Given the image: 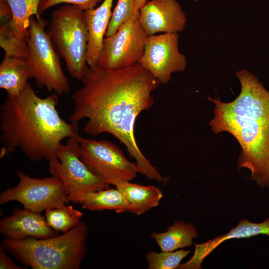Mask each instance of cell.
I'll use <instances>...</instances> for the list:
<instances>
[{"label":"cell","mask_w":269,"mask_h":269,"mask_svg":"<svg viewBox=\"0 0 269 269\" xmlns=\"http://www.w3.org/2000/svg\"><path fill=\"white\" fill-rule=\"evenodd\" d=\"M81 81L82 86L72 95L74 109L70 122L87 119L85 133L92 136L112 134L135 160L139 173L166 183L167 179L141 151L134 135L136 118L154 104L152 93L159 81L138 62L115 69L89 66Z\"/></svg>","instance_id":"1"},{"label":"cell","mask_w":269,"mask_h":269,"mask_svg":"<svg viewBox=\"0 0 269 269\" xmlns=\"http://www.w3.org/2000/svg\"><path fill=\"white\" fill-rule=\"evenodd\" d=\"M235 74L241 89L235 100L208 98L214 104L209 125L215 134L227 132L236 138L242 149L238 167L249 170L251 180L269 189V91L246 69Z\"/></svg>","instance_id":"2"},{"label":"cell","mask_w":269,"mask_h":269,"mask_svg":"<svg viewBox=\"0 0 269 269\" xmlns=\"http://www.w3.org/2000/svg\"><path fill=\"white\" fill-rule=\"evenodd\" d=\"M58 95L39 97L28 82L15 95H7L0 109V157L20 149L34 161L56 158L62 141L78 137V123L62 119Z\"/></svg>","instance_id":"3"},{"label":"cell","mask_w":269,"mask_h":269,"mask_svg":"<svg viewBox=\"0 0 269 269\" xmlns=\"http://www.w3.org/2000/svg\"><path fill=\"white\" fill-rule=\"evenodd\" d=\"M88 228L81 221L62 235L21 240L5 238L2 245L33 269H79L87 253Z\"/></svg>","instance_id":"4"},{"label":"cell","mask_w":269,"mask_h":269,"mask_svg":"<svg viewBox=\"0 0 269 269\" xmlns=\"http://www.w3.org/2000/svg\"><path fill=\"white\" fill-rule=\"evenodd\" d=\"M47 32L70 74L81 80L88 66V31L85 10L66 4L51 12Z\"/></svg>","instance_id":"5"},{"label":"cell","mask_w":269,"mask_h":269,"mask_svg":"<svg viewBox=\"0 0 269 269\" xmlns=\"http://www.w3.org/2000/svg\"><path fill=\"white\" fill-rule=\"evenodd\" d=\"M46 20L32 16L28 30L27 42L29 56L27 61L37 87L54 91L58 95L71 91L67 77L62 68L60 56L45 31Z\"/></svg>","instance_id":"6"},{"label":"cell","mask_w":269,"mask_h":269,"mask_svg":"<svg viewBox=\"0 0 269 269\" xmlns=\"http://www.w3.org/2000/svg\"><path fill=\"white\" fill-rule=\"evenodd\" d=\"M81 159L90 170L109 185L116 186L136 177L135 162L130 161L121 148L105 140L77 137Z\"/></svg>","instance_id":"7"},{"label":"cell","mask_w":269,"mask_h":269,"mask_svg":"<svg viewBox=\"0 0 269 269\" xmlns=\"http://www.w3.org/2000/svg\"><path fill=\"white\" fill-rule=\"evenodd\" d=\"M17 175L18 183L1 193L0 204L15 201L24 208L40 213L48 208L59 207L67 203L68 193L57 177L33 178L20 171H17Z\"/></svg>","instance_id":"8"},{"label":"cell","mask_w":269,"mask_h":269,"mask_svg":"<svg viewBox=\"0 0 269 269\" xmlns=\"http://www.w3.org/2000/svg\"><path fill=\"white\" fill-rule=\"evenodd\" d=\"M49 162V172L59 178L68 195L107 189L110 185L94 174L82 160L77 137L67 139L61 144L56 158Z\"/></svg>","instance_id":"9"},{"label":"cell","mask_w":269,"mask_h":269,"mask_svg":"<svg viewBox=\"0 0 269 269\" xmlns=\"http://www.w3.org/2000/svg\"><path fill=\"white\" fill-rule=\"evenodd\" d=\"M148 35L139 19V13L122 24L115 34L105 37L97 65L115 69L138 63L144 51Z\"/></svg>","instance_id":"10"},{"label":"cell","mask_w":269,"mask_h":269,"mask_svg":"<svg viewBox=\"0 0 269 269\" xmlns=\"http://www.w3.org/2000/svg\"><path fill=\"white\" fill-rule=\"evenodd\" d=\"M179 36L175 32L147 36L138 63L160 84L168 83L173 73L182 72L187 67L186 57L179 50Z\"/></svg>","instance_id":"11"},{"label":"cell","mask_w":269,"mask_h":269,"mask_svg":"<svg viewBox=\"0 0 269 269\" xmlns=\"http://www.w3.org/2000/svg\"><path fill=\"white\" fill-rule=\"evenodd\" d=\"M139 19L148 36L159 32L179 33L187 22L185 13L176 0H147L139 10Z\"/></svg>","instance_id":"12"},{"label":"cell","mask_w":269,"mask_h":269,"mask_svg":"<svg viewBox=\"0 0 269 269\" xmlns=\"http://www.w3.org/2000/svg\"><path fill=\"white\" fill-rule=\"evenodd\" d=\"M0 232L6 238L14 240L29 237L44 239L58 235L57 232L48 225L45 217L24 208H16L11 216L1 219Z\"/></svg>","instance_id":"13"},{"label":"cell","mask_w":269,"mask_h":269,"mask_svg":"<svg viewBox=\"0 0 269 269\" xmlns=\"http://www.w3.org/2000/svg\"><path fill=\"white\" fill-rule=\"evenodd\" d=\"M259 235L269 236V218L261 223H253L242 219L238 224L228 233L201 244H194L195 250L191 258L178 269H200L203 260L223 242L232 239L250 238Z\"/></svg>","instance_id":"14"},{"label":"cell","mask_w":269,"mask_h":269,"mask_svg":"<svg viewBox=\"0 0 269 269\" xmlns=\"http://www.w3.org/2000/svg\"><path fill=\"white\" fill-rule=\"evenodd\" d=\"M113 1L104 0L97 7L85 11L89 35L87 63L90 67L98 64L104 36L112 14Z\"/></svg>","instance_id":"15"},{"label":"cell","mask_w":269,"mask_h":269,"mask_svg":"<svg viewBox=\"0 0 269 269\" xmlns=\"http://www.w3.org/2000/svg\"><path fill=\"white\" fill-rule=\"evenodd\" d=\"M69 202L91 211L110 210L119 213L127 212L128 208L127 199L117 188L69 195L67 203Z\"/></svg>","instance_id":"16"},{"label":"cell","mask_w":269,"mask_h":269,"mask_svg":"<svg viewBox=\"0 0 269 269\" xmlns=\"http://www.w3.org/2000/svg\"><path fill=\"white\" fill-rule=\"evenodd\" d=\"M115 187L128 201L127 212L136 215H141L157 206L163 197L162 192L155 186H145L128 181Z\"/></svg>","instance_id":"17"},{"label":"cell","mask_w":269,"mask_h":269,"mask_svg":"<svg viewBox=\"0 0 269 269\" xmlns=\"http://www.w3.org/2000/svg\"><path fill=\"white\" fill-rule=\"evenodd\" d=\"M33 78L27 61L22 58L5 56L0 64V88L7 95L22 91Z\"/></svg>","instance_id":"18"},{"label":"cell","mask_w":269,"mask_h":269,"mask_svg":"<svg viewBox=\"0 0 269 269\" xmlns=\"http://www.w3.org/2000/svg\"><path fill=\"white\" fill-rule=\"evenodd\" d=\"M150 236L155 241L161 251L173 252L191 247L193 239L197 238L198 234L193 224L177 221L168 226L165 232H152Z\"/></svg>","instance_id":"19"},{"label":"cell","mask_w":269,"mask_h":269,"mask_svg":"<svg viewBox=\"0 0 269 269\" xmlns=\"http://www.w3.org/2000/svg\"><path fill=\"white\" fill-rule=\"evenodd\" d=\"M12 9L11 19L5 23L8 28L15 35L27 39L30 18L35 15L37 18L38 7L41 0H7Z\"/></svg>","instance_id":"20"},{"label":"cell","mask_w":269,"mask_h":269,"mask_svg":"<svg viewBox=\"0 0 269 269\" xmlns=\"http://www.w3.org/2000/svg\"><path fill=\"white\" fill-rule=\"evenodd\" d=\"M83 214L73 208L65 205L45 210V219L48 225L57 232H66L81 221Z\"/></svg>","instance_id":"21"},{"label":"cell","mask_w":269,"mask_h":269,"mask_svg":"<svg viewBox=\"0 0 269 269\" xmlns=\"http://www.w3.org/2000/svg\"><path fill=\"white\" fill-rule=\"evenodd\" d=\"M190 252L189 250H180L173 252H148L145 256L149 269H178L181 261Z\"/></svg>","instance_id":"22"},{"label":"cell","mask_w":269,"mask_h":269,"mask_svg":"<svg viewBox=\"0 0 269 269\" xmlns=\"http://www.w3.org/2000/svg\"><path fill=\"white\" fill-rule=\"evenodd\" d=\"M134 6L135 0H118L112 12L105 37L113 35L122 24L136 15L134 12Z\"/></svg>","instance_id":"23"},{"label":"cell","mask_w":269,"mask_h":269,"mask_svg":"<svg viewBox=\"0 0 269 269\" xmlns=\"http://www.w3.org/2000/svg\"><path fill=\"white\" fill-rule=\"evenodd\" d=\"M101 0H41L38 7L40 16L46 10L57 4L65 3L78 6L86 11L95 8Z\"/></svg>","instance_id":"24"},{"label":"cell","mask_w":269,"mask_h":269,"mask_svg":"<svg viewBox=\"0 0 269 269\" xmlns=\"http://www.w3.org/2000/svg\"><path fill=\"white\" fill-rule=\"evenodd\" d=\"M12 17V9L7 0H0V20L1 24L10 21Z\"/></svg>","instance_id":"25"},{"label":"cell","mask_w":269,"mask_h":269,"mask_svg":"<svg viewBox=\"0 0 269 269\" xmlns=\"http://www.w3.org/2000/svg\"><path fill=\"white\" fill-rule=\"evenodd\" d=\"M0 269H22V268L16 265L6 255L4 247L2 245L0 247Z\"/></svg>","instance_id":"26"},{"label":"cell","mask_w":269,"mask_h":269,"mask_svg":"<svg viewBox=\"0 0 269 269\" xmlns=\"http://www.w3.org/2000/svg\"><path fill=\"white\" fill-rule=\"evenodd\" d=\"M147 0H135L134 12L135 14L139 13V10L146 2Z\"/></svg>","instance_id":"27"},{"label":"cell","mask_w":269,"mask_h":269,"mask_svg":"<svg viewBox=\"0 0 269 269\" xmlns=\"http://www.w3.org/2000/svg\"><path fill=\"white\" fill-rule=\"evenodd\" d=\"M195 2H197L198 1V0H193Z\"/></svg>","instance_id":"28"}]
</instances>
